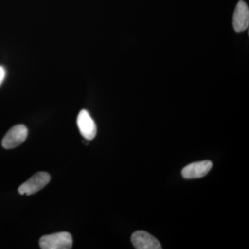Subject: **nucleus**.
<instances>
[{"instance_id":"obj_1","label":"nucleus","mask_w":249,"mask_h":249,"mask_svg":"<svg viewBox=\"0 0 249 249\" xmlns=\"http://www.w3.org/2000/svg\"><path fill=\"white\" fill-rule=\"evenodd\" d=\"M39 244L42 249H70L73 245V239L70 232H60L44 235Z\"/></svg>"},{"instance_id":"obj_2","label":"nucleus","mask_w":249,"mask_h":249,"mask_svg":"<svg viewBox=\"0 0 249 249\" xmlns=\"http://www.w3.org/2000/svg\"><path fill=\"white\" fill-rule=\"evenodd\" d=\"M51 176L45 172H40L33 175L29 180L18 188V192L22 196H31L45 188L49 183Z\"/></svg>"},{"instance_id":"obj_3","label":"nucleus","mask_w":249,"mask_h":249,"mask_svg":"<svg viewBox=\"0 0 249 249\" xmlns=\"http://www.w3.org/2000/svg\"><path fill=\"white\" fill-rule=\"evenodd\" d=\"M28 136V129L24 124H16L4 136L2 146L5 149H13L25 142Z\"/></svg>"},{"instance_id":"obj_4","label":"nucleus","mask_w":249,"mask_h":249,"mask_svg":"<svg viewBox=\"0 0 249 249\" xmlns=\"http://www.w3.org/2000/svg\"><path fill=\"white\" fill-rule=\"evenodd\" d=\"M77 124L80 134L86 140L91 141L95 138L97 127L88 111L83 109L80 111L77 118Z\"/></svg>"},{"instance_id":"obj_5","label":"nucleus","mask_w":249,"mask_h":249,"mask_svg":"<svg viewBox=\"0 0 249 249\" xmlns=\"http://www.w3.org/2000/svg\"><path fill=\"white\" fill-rule=\"evenodd\" d=\"M232 25L236 32L247 30L249 25V9L243 0H240L236 6L232 18Z\"/></svg>"},{"instance_id":"obj_6","label":"nucleus","mask_w":249,"mask_h":249,"mask_svg":"<svg viewBox=\"0 0 249 249\" xmlns=\"http://www.w3.org/2000/svg\"><path fill=\"white\" fill-rule=\"evenodd\" d=\"M213 167L211 160L196 162L187 165L181 171L183 178L186 179L199 178L206 176Z\"/></svg>"},{"instance_id":"obj_7","label":"nucleus","mask_w":249,"mask_h":249,"mask_svg":"<svg viewBox=\"0 0 249 249\" xmlns=\"http://www.w3.org/2000/svg\"><path fill=\"white\" fill-rule=\"evenodd\" d=\"M132 245L137 249H160V242L154 236L142 231H138L132 234L131 237Z\"/></svg>"},{"instance_id":"obj_8","label":"nucleus","mask_w":249,"mask_h":249,"mask_svg":"<svg viewBox=\"0 0 249 249\" xmlns=\"http://www.w3.org/2000/svg\"><path fill=\"white\" fill-rule=\"evenodd\" d=\"M6 75V70H5L4 67L1 66V65H0V86H1V85L2 84L3 82H4Z\"/></svg>"}]
</instances>
